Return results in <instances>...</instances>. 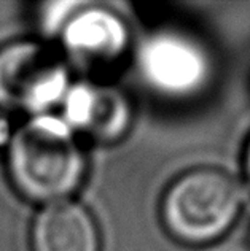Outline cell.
Wrapping results in <instances>:
<instances>
[{
  "label": "cell",
  "instance_id": "cell-1",
  "mask_svg": "<svg viewBox=\"0 0 250 251\" xmlns=\"http://www.w3.org/2000/svg\"><path fill=\"white\" fill-rule=\"evenodd\" d=\"M8 172L24 197L55 203L80 186L84 156L67 124L51 116H37L10 140Z\"/></svg>",
  "mask_w": 250,
  "mask_h": 251
},
{
  "label": "cell",
  "instance_id": "cell-2",
  "mask_svg": "<svg viewBox=\"0 0 250 251\" xmlns=\"http://www.w3.org/2000/svg\"><path fill=\"white\" fill-rule=\"evenodd\" d=\"M241 207L242 191L231 176L215 169H196L170 184L161 216L175 239L202 245L225 234Z\"/></svg>",
  "mask_w": 250,
  "mask_h": 251
},
{
  "label": "cell",
  "instance_id": "cell-3",
  "mask_svg": "<svg viewBox=\"0 0 250 251\" xmlns=\"http://www.w3.org/2000/svg\"><path fill=\"white\" fill-rule=\"evenodd\" d=\"M67 69L57 52L38 42H15L0 50V107L42 111L67 89Z\"/></svg>",
  "mask_w": 250,
  "mask_h": 251
},
{
  "label": "cell",
  "instance_id": "cell-4",
  "mask_svg": "<svg viewBox=\"0 0 250 251\" xmlns=\"http://www.w3.org/2000/svg\"><path fill=\"white\" fill-rule=\"evenodd\" d=\"M145 70L158 88L188 94L206 81L209 62L201 48L182 37H160L145 51Z\"/></svg>",
  "mask_w": 250,
  "mask_h": 251
},
{
  "label": "cell",
  "instance_id": "cell-5",
  "mask_svg": "<svg viewBox=\"0 0 250 251\" xmlns=\"http://www.w3.org/2000/svg\"><path fill=\"white\" fill-rule=\"evenodd\" d=\"M30 243L32 251H101L93 215L70 201L50 203L37 215Z\"/></svg>",
  "mask_w": 250,
  "mask_h": 251
},
{
  "label": "cell",
  "instance_id": "cell-6",
  "mask_svg": "<svg viewBox=\"0 0 250 251\" xmlns=\"http://www.w3.org/2000/svg\"><path fill=\"white\" fill-rule=\"evenodd\" d=\"M64 45L84 64H109L124 51L126 30L113 13L84 10L65 25Z\"/></svg>",
  "mask_w": 250,
  "mask_h": 251
},
{
  "label": "cell",
  "instance_id": "cell-7",
  "mask_svg": "<svg viewBox=\"0 0 250 251\" xmlns=\"http://www.w3.org/2000/svg\"><path fill=\"white\" fill-rule=\"evenodd\" d=\"M65 111L72 124L102 140L120 137L129 120L128 105L116 91L89 84L69 92Z\"/></svg>",
  "mask_w": 250,
  "mask_h": 251
},
{
  "label": "cell",
  "instance_id": "cell-8",
  "mask_svg": "<svg viewBox=\"0 0 250 251\" xmlns=\"http://www.w3.org/2000/svg\"><path fill=\"white\" fill-rule=\"evenodd\" d=\"M246 169H247V174H249V178H250V143H249L247 153H246Z\"/></svg>",
  "mask_w": 250,
  "mask_h": 251
}]
</instances>
